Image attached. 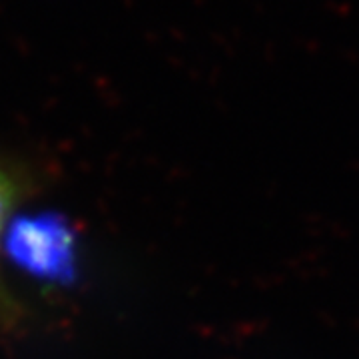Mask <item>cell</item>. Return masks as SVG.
<instances>
[{"instance_id":"6da1fadb","label":"cell","mask_w":359,"mask_h":359,"mask_svg":"<svg viewBox=\"0 0 359 359\" xmlns=\"http://www.w3.org/2000/svg\"><path fill=\"white\" fill-rule=\"evenodd\" d=\"M13 256L36 273H62L70 257V238L66 230L48 218L25 219L11 238Z\"/></svg>"},{"instance_id":"7a4b0ae2","label":"cell","mask_w":359,"mask_h":359,"mask_svg":"<svg viewBox=\"0 0 359 359\" xmlns=\"http://www.w3.org/2000/svg\"><path fill=\"white\" fill-rule=\"evenodd\" d=\"M16 196H18V180L11 168H6L0 162V236L4 231L6 219L13 212Z\"/></svg>"}]
</instances>
